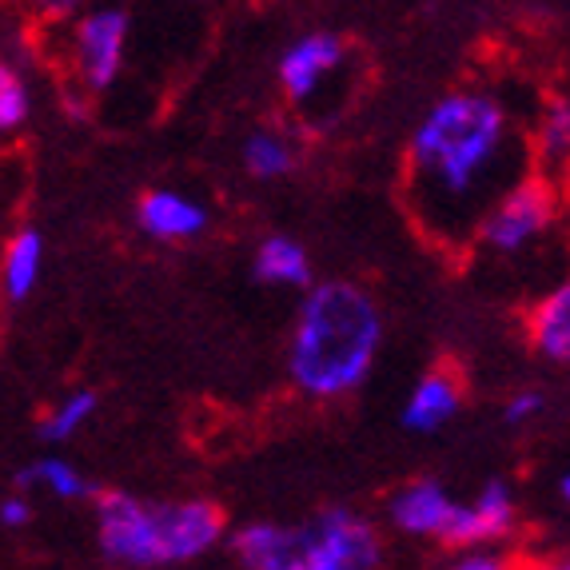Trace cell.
Here are the masks:
<instances>
[{
	"label": "cell",
	"instance_id": "1",
	"mask_svg": "<svg viewBox=\"0 0 570 570\" xmlns=\"http://www.w3.org/2000/svg\"><path fill=\"white\" fill-rule=\"evenodd\" d=\"M511 108L483 88L443 92L407 140V196L435 239H463L503 196L514 168Z\"/></svg>",
	"mask_w": 570,
	"mask_h": 570
},
{
	"label": "cell",
	"instance_id": "2",
	"mask_svg": "<svg viewBox=\"0 0 570 570\" xmlns=\"http://www.w3.org/2000/svg\"><path fill=\"white\" fill-rule=\"evenodd\" d=\"M383 343V312L352 279H324L304 295L287 343L292 383L312 400L363 387Z\"/></svg>",
	"mask_w": 570,
	"mask_h": 570
},
{
	"label": "cell",
	"instance_id": "3",
	"mask_svg": "<svg viewBox=\"0 0 570 570\" xmlns=\"http://www.w3.org/2000/svg\"><path fill=\"white\" fill-rule=\"evenodd\" d=\"M228 534L212 499H140L132 491H100L96 547L120 570H164L212 554Z\"/></svg>",
	"mask_w": 570,
	"mask_h": 570
},
{
	"label": "cell",
	"instance_id": "4",
	"mask_svg": "<svg viewBox=\"0 0 570 570\" xmlns=\"http://www.w3.org/2000/svg\"><path fill=\"white\" fill-rule=\"evenodd\" d=\"M228 547L244 570H375L383 559L375 523L352 507H324L304 523H247Z\"/></svg>",
	"mask_w": 570,
	"mask_h": 570
},
{
	"label": "cell",
	"instance_id": "5",
	"mask_svg": "<svg viewBox=\"0 0 570 570\" xmlns=\"http://www.w3.org/2000/svg\"><path fill=\"white\" fill-rule=\"evenodd\" d=\"M554 216H559V196H554L551 180L547 176H519L483 216L479 239L494 256H519L551 232Z\"/></svg>",
	"mask_w": 570,
	"mask_h": 570
},
{
	"label": "cell",
	"instance_id": "6",
	"mask_svg": "<svg viewBox=\"0 0 570 570\" xmlns=\"http://www.w3.org/2000/svg\"><path fill=\"white\" fill-rule=\"evenodd\" d=\"M132 20L120 9H92L72 24V68H77L80 92H105L116 85L128 52Z\"/></svg>",
	"mask_w": 570,
	"mask_h": 570
},
{
	"label": "cell",
	"instance_id": "7",
	"mask_svg": "<svg viewBox=\"0 0 570 570\" xmlns=\"http://www.w3.org/2000/svg\"><path fill=\"white\" fill-rule=\"evenodd\" d=\"M343 65H347V40L335 32H307L279 52L276 77L287 100L307 108Z\"/></svg>",
	"mask_w": 570,
	"mask_h": 570
},
{
	"label": "cell",
	"instance_id": "8",
	"mask_svg": "<svg viewBox=\"0 0 570 570\" xmlns=\"http://www.w3.org/2000/svg\"><path fill=\"white\" fill-rule=\"evenodd\" d=\"M514 491L507 479H491L483 483V491L471 499V503H459L455 519H451L448 531V547H459V551H487L491 542L507 539L514 531Z\"/></svg>",
	"mask_w": 570,
	"mask_h": 570
},
{
	"label": "cell",
	"instance_id": "9",
	"mask_svg": "<svg viewBox=\"0 0 570 570\" xmlns=\"http://www.w3.org/2000/svg\"><path fill=\"white\" fill-rule=\"evenodd\" d=\"M459 511V499L435 479H415V483L400 487L391 494L387 519L395 531L415 534V539H448L451 519Z\"/></svg>",
	"mask_w": 570,
	"mask_h": 570
},
{
	"label": "cell",
	"instance_id": "10",
	"mask_svg": "<svg viewBox=\"0 0 570 570\" xmlns=\"http://www.w3.org/2000/svg\"><path fill=\"white\" fill-rule=\"evenodd\" d=\"M212 212L200 200H191L184 191L171 188H153L144 191L140 204H136V224H140L144 236L164 239V244H184V239H196L208 232Z\"/></svg>",
	"mask_w": 570,
	"mask_h": 570
},
{
	"label": "cell",
	"instance_id": "11",
	"mask_svg": "<svg viewBox=\"0 0 570 570\" xmlns=\"http://www.w3.org/2000/svg\"><path fill=\"white\" fill-rule=\"evenodd\" d=\"M459 407H463V383L455 380V371L431 367L415 383L407 407H403V428L419 431V435H431V431L448 428L451 419L459 415Z\"/></svg>",
	"mask_w": 570,
	"mask_h": 570
},
{
	"label": "cell",
	"instance_id": "12",
	"mask_svg": "<svg viewBox=\"0 0 570 570\" xmlns=\"http://www.w3.org/2000/svg\"><path fill=\"white\" fill-rule=\"evenodd\" d=\"M527 343L547 363H570V279L554 284L527 315Z\"/></svg>",
	"mask_w": 570,
	"mask_h": 570
},
{
	"label": "cell",
	"instance_id": "13",
	"mask_svg": "<svg viewBox=\"0 0 570 570\" xmlns=\"http://www.w3.org/2000/svg\"><path fill=\"white\" fill-rule=\"evenodd\" d=\"M252 272L259 284L267 287H307L312 292V256L307 247L292 236H267L259 239L256 256H252Z\"/></svg>",
	"mask_w": 570,
	"mask_h": 570
},
{
	"label": "cell",
	"instance_id": "14",
	"mask_svg": "<svg viewBox=\"0 0 570 570\" xmlns=\"http://www.w3.org/2000/svg\"><path fill=\"white\" fill-rule=\"evenodd\" d=\"M40 267H45V236L37 228H17L4 244V295L12 304H20L24 295H32L40 279Z\"/></svg>",
	"mask_w": 570,
	"mask_h": 570
},
{
	"label": "cell",
	"instance_id": "15",
	"mask_svg": "<svg viewBox=\"0 0 570 570\" xmlns=\"http://www.w3.org/2000/svg\"><path fill=\"white\" fill-rule=\"evenodd\" d=\"M20 487H40V491L57 494L60 503H77V499H100V491L92 487V479H85V471L68 463L60 455H45L37 463H29L24 471H17Z\"/></svg>",
	"mask_w": 570,
	"mask_h": 570
},
{
	"label": "cell",
	"instance_id": "16",
	"mask_svg": "<svg viewBox=\"0 0 570 570\" xmlns=\"http://www.w3.org/2000/svg\"><path fill=\"white\" fill-rule=\"evenodd\" d=\"M244 168L256 180H284L295 171V144L276 128H256L244 140Z\"/></svg>",
	"mask_w": 570,
	"mask_h": 570
},
{
	"label": "cell",
	"instance_id": "17",
	"mask_svg": "<svg viewBox=\"0 0 570 570\" xmlns=\"http://www.w3.org/2000/svg\"><path fill=\"white\" fill-rule=\"evenodd\" d=\"M92 415H96V391H72L57 407H48V415L40 419L37 435L45 439V443H65V439L77 435Z\"/></svg>",
	"mask_w": 570,
	"mask_h": 570
},
{
	"label": "cell",
	"instance_id": "18",
	"mask_svg": "<svg viewBox=\"0 0 570 570\" xmlns=\"http://www.w3.org/2000/svg\"><path fill=\"white\" fill-rule=\"evenodd\" d=\"M534 156L547 164L570 160V100H551L534 124Z\"/></svg>",
	"mask_w": 570,
	"mask_h": 570
},
{
	"label": "cell",
	"instance_id": "19",
	"mask_svg": "<svg viewBox=\"0 0 570 570\" xmlns=\"http://www.w3.org/2000/svg\"><path fill=\"white\" fill-rule=\"evenodd\" d=\"M32 116V85L12 60H4L0 68V132L12 136L20 132Z\"/></svg>",
	"mask_w": 570,
	"mask_h": 570
},
{
	"label": "cell",
	"instance_id": "20",
	"mask_svg": "<svg viewBox=\"0 0 570 570\" xmlns=\"http://www.w3.org/2000/svg\"><path fill=\"white\" fill-rule=\"evenodd\" d=\"M539 411H542L539 391H514L511 400H507V407H503V423H507V428H523V423H531Z\"/></svg>",
	"mask_w": 570,
	"mask_h": 570
},
{
	"label": "cell",
	"instance_id": "21",
	"mask_svg": "<svg viewBox=\"0 0 570 570\" xmlns=\"http://www.w3.org/2000/svg\"><path fill=\"white\" fill-rule=\"evenodd\" d=\"M448 570H514V562L487 547V551H463Z\"/></svg>",
	"mask_w": 570,
	"mask_h": 570
},
{
	"label": "cell",
	"instance_id": "22",
	"mask_svg": "<svg viewBox=\"0 0 570 570\" xmlns=\"http://www.w3.org/2000/svg\"><path fill=\"white\" fill-rule=\"evenodd\" d=\"M29 519H32L29 494H4V499H0V527L17 531V527H24Z\"/></svg>",
	"mask_w": 570,
	"mask_h": 570
},
{
	"label": "cell",
	"instance_id": "23",
	"mask_svg": "<svg viewBox=\"0 0 570 570\" xmlns=\"http://www.w3.org/2000/svg\"><path fill=\"white\" fill-rule=\"evenodd\" d=\"M60 108H65V116H68L72 124H85V120H88V112H92V108H88V92H65Z\"/></svg>",
	"mask_w": 570,
	"mask_h": 570
},
{
	"label": "cell",
	"instance_id": "24",
	"mask_svg": "<svg viewBox=\"0 0 570 570\" xmlns=\"http://www.w3.org/2000/svg\"><path fill=\"white\" fill-rule=\"evenodd\" d=\"M527 570H570V554H554V559H539Z\"/></svg>",
	"mask_w": 570,
	"mask_h": 570
},
{
	"label": "cell",
	"instance_id": "25",
	"mask_svg": "<svg viewBox=\"0 0 570 570\" xmlns=\"http://www.w3.org/2000/svg\"><path fill=\"white\" fill-rule=\"evenodd\" d=\"M72 12H77V4H45L48 20H65V17H72Z\"/></svg>",
	"mask_w": 570,
	"mask_h": 570
},
{
	"label": "cell",
	"instance_id": "26",
	"mask_svg": "<svg viewBox=\"0 0 570 570\" xmlns=\"http://www.w3.org/2000/svg\"><path fill=\"white\" fill-rule=\"evenodd\" d=\"M559 491H562V499H567V507H570V475L562 479V487H559Z\"/></svg>",
	"mask_w": 570,
	"mask_h": 570
}]
</instances>
